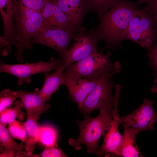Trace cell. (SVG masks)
Returning a JSON list of instances; mask_svg holds the SVG:
<instances>
[{
	"label": "cell",
	"mask_w": 157,
	"mask_h": 157,
	"mask_svg": "<svg viewBox=\"0 0 157 157\" xmlns=\"http://www.w3.org/2000/svg\"><path fill=\"white\" fill-rule=\"evenodd\" d=\"M140 4L129 0H120L114 6L97 15L99 24L90 30L98 40L104 42L102 52L106 49L115 50L121 44L129 22L140 9Z\"/></svg>",
	"instance_id": "obj_1"
},
{
	"label": "cell",
	"mask_w": 157,
	"mask_h": 157,
	"mask_svg": "<svg viewBox=\"0 0 157 157\" xmlns=\"http://www.w3.org/2000/svg\"><path fill=\"white\" fill-rule=\"evenodd\" d=\"M114 106L100 110L99 115L94 118H92L90 115L85 116L83 121L77 120L79 135L76 139L69 138V144L77 150L80 149L81 145L83 144L87 148L88 153L97 155L99 139L104 135L113 119Z\"/></svg>",
	"instance_id": "obj_2"
},
{
	"label": "cell",
	"mask_w": 157,
	"mask_h": 157,
	"mask_svg": "<svg viewBox=\"0 0 157 157\" xmlns=\"http://www.w3.org/2000/svg\"><path fill=\"white\" fill-rule=\"evenodd\" d=\"M42 11L29 8L17 1L15 15V56L17 60L23 62L24 51L32 49L30 41L44 24Z\"/></svg>",
	"instance_id": "obj_3"
},
{
	"label": "cell",
	"mask_w": 157,
	"mask_h": 157,
	"mask_svg": "<svg viewBox=\"0 0 157 157\" xmlns=\"http://www.w3.org/2000/svg\"><path fill=\"white\" fill-rule=\"evenodd\" d=\"M123 39L138 44L149 53L157 45V18L145 7L139 10L131 19Z\"/></svg>",
	"instance_id": "obj_4"
},
{
	"label": "cell",
	"mask_w": 157,
	"mask_h": 157,
	"mask_svg": "<svg viewBox=\"0 0 157 157\" xmlns=\"http://www.w3.org/2000/svg\"><path fill=\"white\" fill-rule=\"evenodd\" d=\"M121 69L120 66L109 70L97 78L95 86L79 109L84 116L90 115L96 110H100L114 106L116 98L115 95L113 94L115 85L112 77L119 72Z\"/></svg>",
	"instance_id": "obj_5"
},
{
	"label": "cell",
	"mask_w": 157,
	"mask_h": 157,
	"mask_svg": "<svg viewBox=\"0 0 157 157\" xmlns=\"http://www.w3.org/2000/svg\"><path fill=\"white\" fill-rule=\"evenodd\" d=\"M111 53H97L67 66L63 71L64 74L76 77L96 80L104 72L120 66L118 61L113 62Z\"/></svg>",
	"instance_id": "obj_6"
},
{
	"label": "cell",
	"mask_w": 157,
	"mask_h": 157,
	"mask_svg": "<svg viewBox=\"0 0 157 157\" xmlns=\"http://www.w3.org/2000/svg\"><path fill=\"white\" fill-rule=\"evenodd\" d=\"M78 32L76 29L51 25L44 22L31 40L30 44H42L53 49L58 53L62 60L71 41L76 36Z\"/></svg>",
	"instance_id": "obj_7"
},
{
	"label": "cell",
	"mask_w": 157,
	"mask_h": 157,
	"mask_svg": "<svg viewBox=\"0 0 157 157\" xmlns=\"http://www.w3.org/2000/svg\"><path fill=\"white\" fill-rule=\"evenodd\" d=\"M74 40L62 60L60 66L63 70L68 65L98 53V39L90 31H86L85 28L83 26L78 31Z\"/></svg>",
	"instance_id": "obj_8"
},
{
	"label": "cell",
	"mask_w": 157,
	"mask_h": 157,
	"mask_svg": "<svg viewBox=\"0 0 157 157\" xmlns=\"http://www.w3.org/2000/svg\"><path fill=\"white\" fill-rule=\"evenodd\" d=\"M62 60L54 58L50 61L45 62L41 61L34 63L13 65L7 64L1 61L0 64V72H4L13 75L17 78V84L22 85L24 83L31 82L32 75L40 73H47L56 69L62 64Z\"/></svg>",
	"instance_id": "obj_9"
},
{
	"label": "cell",
	"mask_w": 157,
	"mask_h": 157,
	"mask_svg": "<svg viewBox=\"0 0 157 157\" xmlns=\"http://www.w3.org/2000/svg\"><path fill=\"white\" fill-rule=\"evenodd\" d=\"M153 102L145 98L141 105L131 113L120 117L123 125L134 128L139 132L153 131L157 121V113L153 108Z\"/></svg>",
	"instance_id": "obj_10"
},
{
	"label": "cell",
	"mask_w": 157,
	"mask_h": 157,
	"mask_svg": "<svg viewBox=\"0 0 157 157\" xmlns=\"http://www.w3.org/2000/svg\"><path fill=\"white\" fill-rule=\"evenodd\" d=\"M119 98H116L113 119L108 129L103 135V143L99 147L97 156H119V151L122 135L119 131V126L122 122L118 113Z\"/></svg>",
	"instance_id": "obj_11"
},
{
	"label": "cell",
	"mask_w": 157,
	"mask_h": 157,
	"mask_svg": "<svg viewBox=\"0 0 157 157\" xmlns=\"http://www.w3.org/2000/svg\"><path fill=\"white\" fill-rule=\"evenodd\" d=\"M63 84L68 90L69 98L77 104L80 109L95 86L97 80L73 77L64 74L63 73Z\"/></svg>",
	"instance_id": "obj_12"
},
{
	"label": "cell",
	"mask_w": 157,
	"mask_h": 157,
	"mask_svg": "<svg viewBox=\"0 0 157 157\" xmlns=\"http://www.w3.org/2000/svg\"><path fill=\"white\" fill-rule=\"evenodd\" d=\"M17 92L23 108L26 111L27 118L38 120L41 114L47 112L51 106L43 101L38 88L32 92L20 90Z\"/></svg>",
	"instance_id": "obj_13"
},
{
	"label": "cell",
	"mask_w": 157,
	"mask_h": 157,
	"mask_svg": "<svg viewBox=\"0 0 157 157\" xmlns=\"http://www.w3.org/2000/svg\"><path fill=\"white\" fill-rule=\"evenodd\" d=\"M57 5L69 22L78 31L83 26L82 23L89 12L86 0H55Z\"/></svg>",
	"instance_id": "obj_14"
},
{
	"label": "cell",
	"mask_w": 157,
	"mask_h": 157,
	"mask_svg": "<svg viewBox=\"0 0 157 157\" xmlns=\"http://www.w3.org/2000/svg\"><path fill=\"white\" fill-rule=\"evenodd\" d=\"M42 12L45 24L62 28L75 29L78 31L69 22L57 5L55 0H44Z\"/></svg>",
	"instance_id": "obj_15"
},
{
	"label": "cell",
	"mask_w": 157,
	"mask_h": 157,
	"mask_svg": "<svg viewBox=\"0 0 157 157\" xmlns=\"http://www.w3.org/2000/svg\"><path fill=\"white\" fill-rule=\"evenodd\" d=\"M124 133L120 146V156L123 157H142L136 141L137 134L139 133L133 128L123 125Z\"/></svg>",
	"instance_id": "obj_16"
},
{
	"label": "cell",
	"mask_w": 157,
	"mask_h": 157,
	"mask_svg": "<svg viewBox=\"0 0 157 157\" xmlns=\"http://www.w3.org/2000/svg\"><path fill=\"white\" fill-rule=\"evenodd\" d=\"M63 68L60 66L54 72L50 74L48 72L44 73V82L40 92L44 101H49L51 95L58 90L61 85L63 84Z\"/></svg>",
	"instance_id": "obj_17"
},
{
	"label": "cell",
	"mask_w": 157,
	"mask_h": 157,
	"mask_svg": "<svg viewBox=\"0 0 157 157\" xmlns=\"http://www.w3.org/2000/svg\"><path fill=\"white\" fill-rule=\"evenodd\" d=\"M38 120L27 118L24 122L27 134V140L25 143V151L28 156L31 157L35 148L36 144L39 141L40 127Z\"/></svg>",
	"instance_id": "obj_18"
},
{
	"label": "cell",
	"mask_w": 157,
	"mask_h": 157,
	"mask_svg": "<svg viewBox=\"0 0 157 157\" xmlns=\"http://www.w3.org/2000/svg\"><path fill=\"white\" fill-rule=\"evenodd\" d=\"M14 104L13 108H7L0 113V123L6 126L16 119L22 121L25 118L26 114L22 110L23 108L20 100H16Z\"/></svg>",
	"instance_id": "obj_19"
},
{
	"label": "cell",
	"mask_w": 157,
	"mask_h": 157,
	"mask_svg": "<svg viewBox=\"0 0 157 157\" xmlns=\"http://www.w3.org/2000/svg\"><path fill=\"white\" fill-rule=\"evenodd\" d=\"M9 134L6 126L0 124V148L22 151H25V144L15 142Z\"/></svg>",
	"instance_id": "obj_20"
},
{
	"label": "cell",
	"mask_w": 157,
	"mask_h": 157,
	"mask_svg": "<svg viewBox=\"0 0 157 157\" xmlns=\"http://www.w3.org/2000/svg\"><path fill=\"white\" fill-rule=\"evenodd\" d=\"M120 0H86L88 12L97 15L104 13L115 6Z\"/></svg>",
	"instance_id": "obj_21"
},
{
	"label": "cell",
	"mask_w": 157,
	"mask_h": 157,
	"mask_svg": "<svg viewBox=\"0 0 157 157\" xmlns=\"http://www.w3.org/2000/svg\"><path fill=\"white\" fill-rule=\"evenodd\" d=\"M58 132L55 126L51 124L40 126L39 141L43 145L49 146L57 142Z\"/></svg>",
	"instance_id": "obj_22"
},
{
	"label": "cell",
	"mask_w": 157,
	"mask_h": 157,
	"mask_svg": "<svg viewBox=\"0 0 157 157\" xmlns=\"http://www.w3.org/2000/svg\"><path fill=\"white\" fill-rule=\"evenodd\" d=\"M8 125L7 129L10 135L13 138L25 143L27 140V134L24 122L16 120Z\"/></svg>",
	"instance_id": "obj_23"
},
{
	"label": "cell",
	"mask_w": 157,
	"mask_h": 157,
	"mask_svg": "<svg viewBox=\"0 0 157 157\" xmlns=\"http://www.w3.org/2000/svg\"><path fill=\"white\" fill-rule=\"evenodd\" d=\"M18 97L17 92L8 89L2 90L0 93V113L6 109L11 107L15 101Z\"/></svg>",
	"instance_id": "obj_24"
},
{
	"label": "cell",
	"mask_w": 157,
	"mask_h": 157,
	"mask_svg": "<svg viewBox=\"0 0 157 157\" xmlns=\"http://www.w3.org/2000/svg\"><path fill=\"white\" fill-rule=\"evenodd\" d=\"M33 157H65L67 156L58 146L57 142L51 145L47 146L40 153L34 154Z\"/></svg>",
	"instance_id": "obj_25"
},
{
	"label": "cell",
	"mask_w": 157,
	"mask_h": 157,
	"mask_svg": "<svg viewBox=\"0 0 157 157\" xmlns=\"http://www.w3.org/2000/svg\"><path fill=\"white\" fill-rule=\"evenodd\" d=\"M149 64L153 70L154 76V83L157 84V45L148 53Z\"/></svg>",
	"instance_id": "obj_26"
},
{
	"label": "cell",
	"mask_w": 157,
	"mask_h": 157,
	"mask_svg": "<svg viewBox=\"0 0 157 157\" xmlns=\"http://www.w3.org/2000/svg\"><path fill=\"white\" fill-rule=\"evenodd\" d=\"M17 1L29 8L42 11L44 7V0H17Z\"/></svg>",
	"instance_id": "obj_27"
},
{
	"label": "cell",
	"mask_w": 157,
	"mask_h": 157,
	"mask_svg": "<svg viewBox=\"0 0 157 157\" xmlns=\"http://www.w3.org/2000/svg\"><path fill=\"white\" fill-rule=\"evenodd\" d=\"M0 157H22L28 156L26 151H19L0 148Z\"/></svg>",
	"instance_id": "obj_28"
},
{
	"label": "cell",
	"mask_w": 157,
	"mask_h": 157,
	"mask_svg": "<svg viewBox=\"0 0 157 157\" xmlns=\"http://www.w3.org/2000/svg\"><path fill=\"white\" fill-rule=\"evenodd\" d=\"M140 4L145 3L147 6L145 7L151 11L157 18V0H139Z\"/></svg>",
	"instance_id": "obj_29"
},
{
	"label": "cell",
	"mask_w": 157,
	"mask_h": 157,
	"mask_svg": "<svg viewBox=\"0 0 157 157\" xmlns=\"http://www.w3.org/2000/svg\"><path fill=\"white\" fill-rule=\"evenodd\" d=\"M150 91L152 93L157 92V84L153 85L151 88Z\"/></svg>",
	"instance_id": "obj_30"
}]
</instances>
